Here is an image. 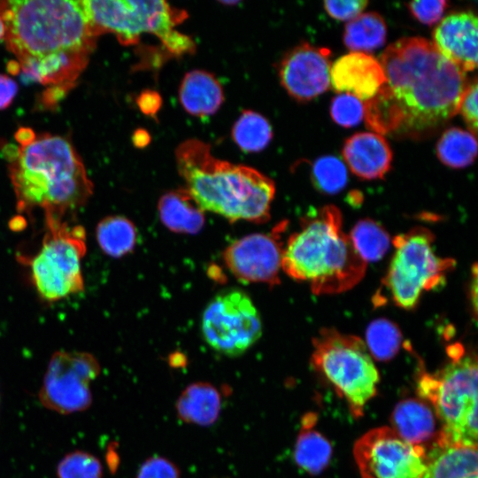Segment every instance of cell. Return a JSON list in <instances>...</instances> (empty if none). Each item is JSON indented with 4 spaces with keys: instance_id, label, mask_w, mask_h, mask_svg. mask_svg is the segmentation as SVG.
I'll list each match as a JSON object with an SVG mask.
<instances>
[{
    "instance_id": "4fadbf2b",
    "label": "cell",
    "mask_w": 478,
    "mask_h": 478,
    "mask_svg": "<svg viewBox=\"0 0 478 478\" xmlns=\"http://www.w3.org/2000/svg\"><path fill=\"white\" fill-rule=\"evenodd\" d=\"M361 478H421L426 448L402 439L391 428H374L354 444Z\"/></svg>"
},
{
    "instance_id": "836d02e7",
    "label": "cell",
    "mask_w": 478,
    "mask_h": 478,
    "mask_svg": "<svg viewBox=\"0 0 478 478\" xmlns=\"http://www.w3.org/2000/svg\"><path fill=\"white\" fill-rule=\"evenodd\" d=\"M364 104L361 100L350 93L340 94L331 102L330 114L338 125L351 127L358 125L364 117Z\"/></svg>"
},
{
    "instance_id": "4316f807",
    "label": "cell",
    "mask_w": 478,
    "mask_h": 478,
    "mask_svg": "<svg viewBox=\"0 0 478 478\" xmlns=\"http://www.w3.org/2000/svg\"><path fill=\"white\" fill-rule=\"evenodd\" d=\"M383 18L376 12L359 14L345 26L344 44L354 52H369L381 47L386 39Z\"/></svg>"
},
{
    "instance_id": "7402d4cb",
    "label": "cell",
    "mask_w": 478,
    "mask_h": 478,
    "mask_svg": "<svg viewBox=\"0 0 478 478\" xmlns=\"http://www.w3.org/2000/svg\"><path fill=\"white\" fill-rule=\"evenodd\" d=\"M179 99L183 109L197 117L215 113L224 101L222 87L217 78L204 70L188 72L179 88Z\"/></svg>"
},
{
    "instance_id": "f1b7e54d",
    "label": "cell",
    "mask_w": 478,
    "mask_h": 478,
    "mask_svg": "<svg viewBox=\"0 0 478 478\" xmlns=\"http://www.w3.org/2000/svg\"><path fill=\"white\" fill-rule=\"evenodd\" d=\"M233 141L245 152L264 150L273 138V130L268 120L261 114L246 110L234 124L231 131Z\"/></svg>"
},
{
    "instance_id": "3957f363",
    "label": "cell",
    "mask_w": 478,
    "mask_h": 478,
    "mask_svg": "<svg viewBox=\"0 0 478 478\" xmlns=\"http://www.w3.org/2000/svg\"><path fill=\"white\" fill-rule=\"evenodd\" d=\"M9 171L19 212L40 208L45 220H64L93 192L81 158L72 143L59 135L44 134L18 148Z\"/></svg>"
},
{
    "instance_id": "ba28073f",
    "label": "cell",
    "mask_w": 478,
    "mask_h": 478,
    "mask_svg": "<svg viewBox=\"0 0 478 478\" xmlns=\"http://www.w3.org/2000/svg\"><path fill=\"white\" fill-rule=\"evenodd\" d=\"M312 364L344 398L353 416L361 417L379 382L366 343L356 335L323 328L313 339Z\"/></svg>"
},
{
    "instance_id": "d6a6232c",
    "label": "cell",
    "mask_w": 478,
    "mask_h": 478,
    "mask_svg": "<svg viewBox=\"0 0 478 478\" xmlns=\"http://www.w3.org/2000/svg\"><path fill=\"white\" fill-rule=\"evenodd\" d=\"M58 478H102V465L94 455L76 451L66 455L57 469Z\"/></svg>"
},
{
    "instance_id": "44dd1931",
    "label": "cell",
    "mask_w": 478,
    "mask_h": 478,
    "mask_svg": "<svg viewBox=\"0 0 478 478\" xmlns=\"http://www.w3.org/2000/svg\"><path fill=\"white\" fill-rule=\"evenodd\" d=\"M392 429L405 442L425 447L437 439L436 418L423 400L407 398L400 401L391 415Z\"/></svg>"
},
{
    "instance_id": "5bb4252c",
    "label": "cell",
    "mask_w": 478,
    "mask_h": 478,
    "mask_svg": "<svg viewBox=\"0 0 478 478\" xmlns=\"http://www.w3.org/2000/svg\"><path fill=\"white\" fill-rule=\"evenodd\" d=\"M277 232L251 234L230 243L223 258L232 274L245 282L278 284L281 268L282 243Z\"/></svg>"
},
{
    "instance_id": "2e32d148",
    "label": "cell",
    "mask_w": 478,
    "mask_h": 478,
    "mask_svg": "<svg viewBox=\"0 0 478 478\" xmlns=\"http://www.w3.org/2000/svg\"><path fill=\"white\" fill-rule=\"evenodd\" d=\"M477 23L474 12H459L445 17L433 32L438 51L464 73L477 66Z\"/></svg>"
},
{
    "instance_id": "f35d334b",
    "label": "cell",
    "mask_w": 478,
    "mask_h": 478,
    "mask_svg": "<svg viewBox=\"0 0 478 478\" xmlns=\"http://www.w3.org/2000/svg\"><path fill=\"white\" fill-rule=\"evenodd\" d=\"M18 93V84L5 74L0 73V110L10 106Z\"/></svg>"
},
{
    "instance_id": "484cf974",
    "label": "cell",
    "mask_w": 478,
    "mask_h": 478,
    "mask_svg": "<svg viewBox=\"0 0 478 478\" xmlns=\"http://www.w3.org/2000/svg\"><path fill=\"white\" fill-rule=\"evenodd\" d=\"M96 241L108 256L120 258L128 254L137 242V230L133 222L120 215L103 219L96 229Z\"/></svg>"
},
{
    "instance_id": "7bdbcfd3",
    "label": "cell",
    "mask_w": 478,
    "mask_h": 478,
    "mask_svg": "<svg viewBox=\"0 0 478 478\" xmlns=\"http://www.w3.org/2000/svg\"><path fill=\"white\" fill-rule=\"evenodd\" d=\"M149 135L143 130H137L134 135V143L136 146H144L148 142Z\"/></svg>"
},
{
    "instance_id": "f6af8a7d",
    "label": "cell",
    "mask_w": 478,
    "mask_h": 478,
    "mask_svg": "<svg viewBox=\"0 0 478 478\" xmlns=\"http://www.w3.org/2000/svg\"><path fill=\"white\" fill-rule=\"evenodd\" d=\"M5 30H6L5 24H4L2 17L0 16V41L2 39H4Z\"/></svg>"
},
{
    "instance_id": "603a6c76",
    "label": "cell",
    "mask_w": 478,
    "mask_h": 478,
    "mask_svg": "<svg viewBox=\"0 0 478 478\" xmlns=\"http://www.w3.org/2000/svg\"><path fill=\"white\" fill-rule=\"evenodd\" d=\"M158 207L161 221L173 232L196 234L204 225V211L185 189L163 195Z\"/></svg>"
},
{
    "instance_id": "83f0119b",
    "label": "cell",
    "mask_w": 478,
    "mask_h": 478,
    "mask_svg": "<svg viewBox=\"0 0 478 478\" xmlns=\"http://www.w3.org/2000/svg\"><path fill=\"white\" fill-rule=\"evenodd\" d=\"M476 154L475 135L459 127L445 130L436 144L438 158L451 168H464L471 165Z\"/></svg>"
},
{
    "instance_id": "6da1fadb",
    "label": "cell",
    "mask_w": 478,
    "mask_h": 478,
    "mask_svg": "<svg viewBox=\"0 0 478 478\" xmlns=\"http://www.w3.org/2000/svg\"><path fill=\"white\" fill-rule=\"evenodd\" d=\"M380 63L385 82L374 97L387 113L392 135L421 138L459 112L467 78L428 40L399 39Z\"/></svg>"
},
{
    "instance_id": "cb8c5ba5",
    "label": "cell",
    "mask_w": 478,
    "mask_h": 478,
    "mask_svg": "<svg viewBox=\"0 0 478 478\" xmlns=\"http://www.w3.org/2000/svg\"><path fill=\"white\" fill-rule=\"evenodd\" d=\"M221 408L220 395L206 382L189 385L176 402L179 417L189 423L208 426L215 422Z\"/></svg>"
},
{
    "instance_id": "ac0fdd59",
    "label": "cell",
    "mask_w": 478,
    "mask_h": 478,
    "mask_svg": "<svg viewBox=\"0 0 478 478\" xmlns=\"http://www.w3.org/2000/svg\"><path fill=\"white\" fill-rule=\"evenodd\" d=\"M343 158L351 172L363 180L382 179L389 171L392 152L386 139L376 133L361 132L349 137Z\"/></svg>"
},
{
    "instance_id": "8d00e7d4",
    "label": "cell",
    "mask_w": 478,
    "mask_h": 478,
    "mask_svg": "<svg viewBox=\"0 0 478 478\" xmlns=\"http://www.w3.org/2000/svg\"><path fill=\"white\" fill-rule=\"evenodd\" d=\"M459 112L466 123L470 133H477V80L470 81L462 96Z\"/></svg>"
},
{
    "instance_id": "9a60e30c",
    "label": "cell",
    "mask_w": 478,
    "mask_h": 478,
    "mask_svg": "<svg viewBox=\"0 0 478 478\" xmlns=\"http://www.w3.org/2000/svg\"><path fill=\"white\" fill-rule=\"evenodd\" d=\"M330 50L302 43L281 58L278 74L287 93L298 102H307L330 85Z\"/></svg>"
},
{
    "instance_id": "d590c367",
    "label": "cell",
    "mask_w": 478,
    "mask_h": 478,
    "mask_svg": "<svg viewBox=\"0 0 478 478\" xmlns=\"http://www.w3.org/2000/svg\"><path fill=\"white\" fill-rule=\"evenodd\" d=\"M447 7V2L438 1H413L408 4V9L420 22L432 25L436 23L443 16Z\"/></svg>"
},
{
    "instance_id": "30bf717a",
    "label": "cell",
    "mask_w": 478,
    "mask_h": 478,
    "mask_svg": "<svg viewBox=\"0 0 478 478\" xmlns=\"http://www.w3.org/2000/svg\"><path fill=\"white\" fill-rule=\"evenodd\" d=\"M45 222L41 248L29 266L40 297L54 302L83 289L81 260L86 253V233L81 226H70L64 220Z\"/></svg>"
},
{
    "instance_id": "e575fe53",
    "label": "cell",
    "mask_w": 478,
    "mask_h": 478,
    "mask_svg": "<svg viewBox=\"0 0 478 478\" xmlns=\"http://www.w3.org/2000/svg\"><path fill=\"white\" fill-rule=\"evenodd\" d=\"M136 478H180V472L170 460L152 457L143 463Z\"/></svg>"
},
{
    "instance_id": "9c48e42d",
    "label": "cell",
    "mask_w": 478,
    "mask_h": 478,
    "mask_svg": "<svg viewBox=\"0 0 478 478\" xmlns=\"http://www.w3.org/2000/svg\"><path fill=\"white\" fill-rule=\"evenodd\" d=\"M435 236L428 228L414 227L393 240L395 253L383 280L392 301L405 310L419 304L423 291L436 289L445 282L455 261L438 257Z\"/></svg>"
},
{
    "instance_id": "b9f144b4",
    "label": "cell",
    "mask_w": 478,
    "mask_h": 478,
    "mask_svg": "<svg viewBox=\"0 0 478 478\" xmlns=\"http://www.w3.org/2000/svg\"><path fill=\"white\" fill-rule=\"evenodd\" d=\"M473 279L471 282V305H473V313L474 315V318H476V311H477V266L476 264L474 265L473 267Z\"/></svg>"
},
{
    "instance_id": "60d3db41",
    "label": "cell",
    "mask_w": 478,
    "mask_h": 478,
    "mask_svg": "<svg viewBox=\"0 0 478 478\" xmlns=\"http://www.w3.org/2000/svg\"><path fill=\"white\" fill-rule=\"evenodd\" d=\"M36 138L34 131L29 127H20L15 134V139L20 146H26L31 143Z\"/></svg>"
},
{
    "instance_id": "d6986e66",
    "label": "cell",
    "mask_w": 478,
    "mask_h": 478,
    "mask_svg": "<svg viewBox=\"0 0 478 478\" xmlns=\"http://www.w3.org/2000/svg\"><path fill=\"white\" fill-rule=\"evenodd\" d=\"M477 447L436 441L426 449L421 478H477Z\"/></svg>"
},
{
    "instance_id": "ee69618b",
    "label": "cell",
    "mask_w": 478,
    "mask_h": 478,
    "mask_svg": "<svg viewBox=\"0 0 478 478\" xmlns=\"http://www.w3.org/2000/svg\"><path fill=\"white\" fill-rule=\"evenodd\" d=\"M8 69H9V72L12 73H17L20 70L18 61L17 62L11 61L8 65Z\"/></svg>"
},
{
    "instance_id": "277c9868",
    "label": "cell",
    "mask_w": 478,
    "mask_h": 478,
    "mask_svg": "<svg viewBox=\"0 0 478 478\" xmlns=\"http://www.w3.org/2000/svg\"><path fill=\"white\" fill-rule=\"evenodd\" d=\"M342 226L341 212L335 205L308 213L283 248L282 270L296 281L309 282L316 295L353 288L364 277L366 262Z\"/></svg>"
},
{
    "instance_id": "d4e9b609",
    "label": "cell",
    "mask_w": 478,
    "mask_h": 478,
    "mask_svg": "<svg viewBox=\"0 0 478 478\" xmlns=\"http://www.w3.org/2000/svg\"><path fill=\"white\" fill-rule=\"evenodd\" d=\"M316 419L312 412L303 417L294 449L296 463L311 474H320L328 465L332 454L330 443L313 429Z\"/></svg>"
},
{
    "instance_id": "74e56055",
    "label": "cell",
    "mask_w": 478,
    "mask_h": 478,
    "mask_svg": "<svg viewBox=\"0 0 478 478\" xmlns=\"http://www.w3.org/2000/svg\"><path fill=\"white\" fill-rule=\"evenodd\" d=\"M367 4L366 0L325 1L324 7L332 18L351 20L358 16Z\"/></svg>"
},
{
    "instance_id": "ab89813d",
    "label": "cell",
    "mask_w": 478,
    "mask_h": 478,
    "mask_svg": "<svg viewBox=\"0 0 478 478\" xmlns=\"http://www.w3.org/2000/svg\"><path fill=\"white\" fill-rule=\"evenodd\" d=\"M137 104L143 113L152 115L160 108L161 98L157 92L147 90L140 94Z\"/></svg>"
},
{
    "instance_id": "8fae6325",
    "label": "cell",
    "mask_w": 478,
    "mask_h": 478,
    "mask_svg": "<svg viewBox=\"0 0 478 478\" xmlns=\"http://www.w3.org/2000/svg\"><path fill=\"white\" fill-rule=\"evenodd\" d=\"M201 331L212 350L237 357L260 338L262 321L250 296L231 288L220 291L209 301L202 314Z\"/></svg>"
},
{
    "instance_id": "ffe728a7",
    "label": "cell",
    "mask_w": 478,
    "mask_h": 478,
    "mask_svg": "<svg viewBox=\"0 0 478 478\" xmlns=\"http://www.w3.org/2000/svg\"><path fill=\"white\" fill-rule=\"evenodd\" d=\"M89 54L61 52L18 62L27 78L43 85L70 87L89 62Z\"/></svg>"
},
{
    "instance_id": "8992f818",
    "label": "cell",
    "mask_w": 478,
    "mask_h": 478,
    "mask_svg": "<svg viewBox=\"0 0 478 478\" xmlns=\"http://www.w3.org/2000/svg\"><path fill=\"white\" fill-rule=\"evenodd\" d=\"M448 354L442 369L420 374L418 392L440 422L436 441L477 447V358L459 343L451 345Z\"/></svg>"
},
{
    "instance_id": "f546056e",
    "label": "cell",
    "mask_w": 478,
    "mask_h": 478,
    "mask_svg": "<svg viewBox=\"0 0 478 478\" xmlns=\"http://www.w3.org/2000/svg\"><path fill=\"white\" fill-rule=\"evenodd\" d=\"M349 236L356 251L366 262L378 261L389 248L388 232L374 220H358Z\"/></svg>"
},
{
    "instance_id": "52a82bcc",
    "label": "cell",
    "mask_w": 478,
    "mask_h": 478,
    "mask_svg": "<svg viewBox=\"0 0 478 478\" xmlns=\"http://www.w3.org/2000/svg\"><path fill=\"white\" fill-rule=\"evenodd\" d=\"M82 4L96 37L111 33L123 45H132L143 34H151L173 55L195 51L194 41L175 30L188 18L187 12L166 1L85 0Z\"/></svg>"
},
{
    "instance_id": "7c38bea8",
    "label": "cell",
    "mask_w": 478,
    "mask_h": 478,
    "mask_svg": "<svg viewBox=\"0 0 478 478\" xmlns=\"http://www.w3.org/2000/svg\"><path fill=\"white\" fill-rule=\"evenodd\" d=\"M99 372V363L89 353L57 351L49 362L39 399L62 414L84 411L91 405L90 383Z\"/></svg>"
},
{
    "instance_id": "7a4b0ae2",
    "label": "cell",
    "mask_w": 478,
    "mask_h": 478,
    "mask_svg": "<svg viewBox=\"0 0 478 478\" xmlns=\"http://www.w3.org/2000/svg\"><path fill=\"white\" fill-rule=\"evenodd\" d=\"M177 170L195 203L230 221L261 223L270 217L273 180L255 168L215 158L211 147L188 139L175 150Z\"/></svg>"
},
{
    "instance_id": "4dcf8cb0",
    "label": "cell",
    "mask_w": 478,
    "mask_h": 478,
    "mask_svg": "<svg viewBox=\"0 0 478 478\" xmlns=\"http://www.w3.org/2000/svg\"><path fill=\"white\" fill-rule=\"evenodd\" d=\"M402 343L399 328L388 319L373 320L366 330V346L378 361H389L398 352Z\"/></svg>"
},
{
    "instance_id": "5b68a950",
    "label": "cell",
    "mask_w": 478,
    "mask_h": 478,
    "mask_svg": "<svg viewBox=\"0 0 478 478\" xmlns=\"http://www.w3.org/2000/svg\"><path fill=\"white\" fill-rule=\"evenodd\" d=\"M7 48L18 62L61 52L90 54L96 36L82 1H0Z\"/></svg>"
},
{
    "instance_id": "1f68e13d",
    "label": "cell",
    "mask_w": 478,
    "mask_h": 478,
    "mask_svg": "<svg viewBox=\"0 0 478 478\" xmlns=\"http://www.w3.org/2000/svg\"><path fill=\"white\" fill-rule=\"evenodd\" d=\"M312 181L319 191L326 194H336L343 190L347 184L346 166L337 157H320L312 165Z\"/></svg>"
},
{
    "instance_id": "e0dca14e",
    "label": "cell",
    "mask_w": 478,
    "mask_h": 478,
    "mask_svg": "<svg viewBox=\"0 0 478 478\" xmlns=\"http://www.w3.org/2000/svg\"><path fill=\"white\" fill-rule=\"evenodd\" d=\"M330 81L339 92H351L358 99L372 98L385 82L381 63L363 52L342 56L330 68Z\"/></svg>"
}]
</instances>
